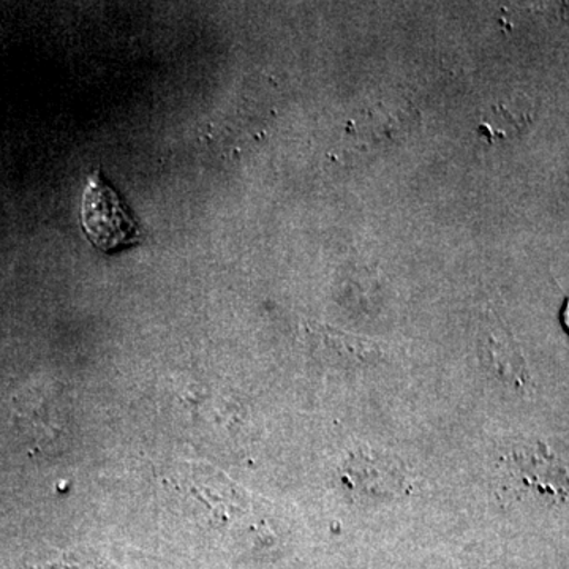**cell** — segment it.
<instances>
[{
    "label": "cell",
    "mask_w": 569,
    "mask_h": 569,
    "mask_svg": "<svg viewBox=\"0 0 569 569\" xmlns=\"http://www.w3.org/2000/svg\"><path fill=\"white\" fill-rule=\"evenodd\" d=\"M500 486L520 503L552 508L567 501V468L541 445L516 448L501 459Z\"/></svg>",
    "instance_id": "cell-1"
},
{
    "label": "cell",
    "mask_w": 569,
    "mask_h": 569,
    "mask_svg": "<svg viewBox=\"0 0 569 569\" xmlns=\"http://www.w3.org/2000/svg\"><path fill=\"white\" fill-rule=\"evenodd\" d=\"M81 227L89 242L107 254L141 244L144 239L129 206L100 170L89 176L82 192Z\"/></svg>",
    "instance_id": "cell-2"
},
{
    "label": "cell",
    "mask_w": 569,
    "mask_h": 569,
    "mask_svg": "<svg viewBox=\"0 0 569 569\" xmlns=\"http://www.w3.org/2000/svg\"><path fill=\"white\" fill-rule=\"evenodd\" d=\"M421 126V114L407 100H388L359 112L348 121L346 138L353 141L362 152L399 144Z\"/></svg>",
    "instance_id": "cell-3"
},
{
    "label": "cell",
    "mask_w": 569,
    "mask_h": 569,
    "mask_svg": "<svg viewBox=\"0 0 569 569\" xmlns=\"http://www.w3.org/2000/svg\"><path fill=\"white\" fill-rule=\"evenodd\" d=\"M479 358L490 376L501 383L519 392L529 389V367L507 329L486 326L485 335L479 340Z\"/></svg>",
    "instance_id": "cell-4"
},
{
    "label": "cell",
    "mask_w": 569,
    "mask_h": 569,
    "mask_svg": "<svg viewBox=\"0 0 569 569\" xmlns=\"http://www.w3.org/2000/svg\"><path fill=\"white\" fill-rule=\"evenodd\" d=\"M313 337L320 358L343 369L373 365L381 356L380 348L372 340L346 335L329 326H316Z\"/></svg>",
    "instance_id": "cell-5"
},
{
    "label": "cell",
    "mask_w": 569,
    "mask_h": 569,
    "mask_svg": "<svg viewBox=\"0 0 569 569\" xmlns=\"http://www.w3.org/2000/svg\"><path fill=\"white\" fill-rule=\"evenodd\" d=\"M346 477L353 488H361L365 493H397L403 488L406 477H402L391 463L377 462L376 459H365L359 456L347 467ZM359 489V490H361Z\"/></svg>",
    "instance_id": "cell-6"
},
{
    "label": "cell",
    "mask_w": 569,
    "mask_h": 569,
    "mask_svg": "<svg viewBox=\"0 0 569 569\" xmlns=\"http://www.w3.org/2000/svg\"><path fill=\"white\" fill-rule=\"evenodd\" d=\"M492 114H496V119L493 121L485 119L478 129V133L486 137L489 144L511 137L512 132L523 133L533 122V116L530 114L529 110L512 108V104H496L492 108Z\"/></svg>",
    "instance_id": "cell-7"
},
{
    "label": "cell",
    "mask_w": 569,
    "mask_h": 569,
    "mask_svg": "<svg viewBox=\"0 0 569 569\" xmlns=\"http://www.w3.org/2000/svg\"><path fill=\"white\" fill-rule=\"evenodd\" d=\"M43 569H81V568L71 567V565H67V563H54V565H51V567L43 568Z\"/></svg>",
    "instance_id": "cell-8"
}]
</instances>
